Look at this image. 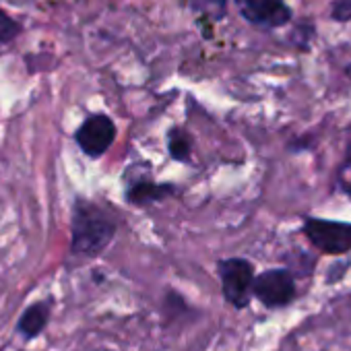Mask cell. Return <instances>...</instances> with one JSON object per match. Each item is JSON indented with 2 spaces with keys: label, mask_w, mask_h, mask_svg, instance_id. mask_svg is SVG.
Masks as SVG:
<instances>
[{
  "label": "cell",
  "mask_w": 351,
  "mask_h": 351,
  "mask_svg": "<svg viewBox=\"0 0 351 351\" xmlns=\"http://www.w3.org/2000/svg\"><path fill=\"white\" fill-rule=\"evenodd\" d=\"M118 223L114 215L101 205L77 197L71 217V256L89 261L106 252L114 242Z\"/></svg>",
  "instance_id": "obj_1"
},
{
  "label": "cell",
  "mask_w": 351,
  "mask_h": 351,
  "mask_svg": "<svg viewBox=\"0 0 351 351\" xmlns=\"http://www.w3.org/2000/svg\"><path fill=\"white\" fill-rule=\"evenodd\" d=\"M217 275L221 281V293L226 302L238 310L250 306L252 285H254V265L248 258L232 256L217 263Z\"/></svg>",
  "instance_id": "obj_2"
},
{
  "label": "cell",
  "mask_w": 351,
  "mask_h": 351,
  "mask_svg": "<svg viewBox=\"0 0 351 351\" xmlns=\"http://www.w3.org/2000/svg\"><path fill=\"white\" fill-rule=\"evenodd\" d=\"M302 234L316 250L324 254L341 256L351 252V223L347 221L306 217L302 223Z\"/></svg>",
  "instance_id": "obj_3"
},
{
  "label": "cell",
  "mask_w": 351,
  "mask_h": 351,
  "mask_svg": "<svg viewBox=\"0 0 351 351\" xmlns=\"http://www.w3.org/2000/svg\"><path fill=\"white\" fill-rule=\"evenodd\" d=\"M295 293H298L295 277L285 267L258 273L252 285V298H256L269 310L289 306L295 300Z\"/></svg>",
  "instance_id": "obj_4"
},
{
  "label": "cell",
  "mask_w": 351,
  "mask_h": 351,
  "mask_svg": "<svg viewBox=\"0 0 351 351\" xmlns=\"http://www.w3.org/2000/svg\"><path fill=\"white\" fill-rule=\"evenodd\" d=\"M118 134L116 122L108 114H89L75 130V143L89 159L104 157L114 145Z\"/></svg>",
  "instance_id": "obj_5"
},
{
  "label": "cell",
  "mask_w": 351,
  "mask_h": 351,
  "mask_svg": "<svg viewBox=\"0 0 351 351\" xmlns=\"http://www.w3.org/2000/svg\"><path fill=\"white\" fill-rule=\"evenodd\" d=\"M236 5L240 15L261 29H279L293 19V11L285 0H236Z\"/></svg>",
  "instance_id": "obj_6"
},
{
  "label": "cell",
  "mask_w": 351,
  "mask_h": 351,
  "mask_svg": "<svg viewBox=\"0 0 351 351\" xmlns=\"http://www.w3.org/2000/svg\"><path fill=\"white\" fill-rule=\"evenodd\" d=\"M134 173V169L130 167ZM176 195V186L171 182H155L149 173H134L132 178H126L124 184V199L132 207H149L153 203H161L167 197Z\"/></svg>",
  "instance_id": "obj_7"
},
{
  "label": "cell",
  "mask_w": 351,
  "mask_h": 351,
  "mask_svg": "<svg viewBox=\"0 0 351 351\" xmlns=\"http://www.w3.org/2000/svg\"><path fill=\"white\" fill-rule=\"evenodd\" d=\"M50 316H52V302L50 300L34 302L21 312L15 328L21 335V339L34 341L46 330V326L50 324Z\"/></svg>",
  "instance_id": "obj_8"
},
{
  "label": "cell",
  "mask_w": 351,
  "mask_h": 351,
  "mask_svg": "<svg viewBox=\"0 0 351 351\" xmlns=\"http://www.w3.org/2000/svg\"><path fill=\"white\" fill-rule=\"evenodd\" d=\"M165 143H167V153L173 161L191 163L195 141H193V134L184 126H171L165 134Z\"/></svg>",
  "instance_id": "obj_9"
},
{
  "label": "cell",
  "mask_w": 351,
  "mask_h": 351,
  "mask_svg": "<svg viewBox=\"0 0 351 351\" xmlns=\"http://www.w3.org/2000/svg\"><path fill=\"white\" fill-rule=\"evenodd\" d=\"M230 0H180V5L191 9L193 13L201 15L209 21H221L228 15Z\"/></svg>",
  "instance_id": "obj_10"
},
{
  "label": "cell",
  "mask_w": 351,
  "mask_h": 351,
  "mask_svg": "<svg viewBox=\"0 0 351 351\" xmlns=\"http://www.w3.org/2000/svg\"><path fill=\"white\" fill-rule=\"evenodd\" d=\"M186 312H189L186 300H184L180 293H176V291L169 289V291L165 293V300H163V316H165V320H167V322L178 320V318H182Z\"/></svg>",
  "instance_id": "obj_11"
},
{
  "label": "cell",
  "mask_w": 351,
  "mask_h": 351,
  "mask_svg": "<svg viewBox=\"0 0 351 351\" xmlns=\"http://www.w3.org/2000/svg\"><path fill=\"white\" fill-rule=\"evenodd\" d=\"M23 34V25L0 7V44H11Z\"/></svg>",
  "instance_id": "obj_12"
},
{
  "label": "cell",
  "mask_w": 351,
  "mask_h": 351,
  "mask_svg": "<svg viewBox=\"0 0 351 351\" xmlns=\"http://www.w3.org/2000/svg\"><path fill=\"white\" fill-rule=\"evenodd\" d=\"M330 19L337 23H349L351 21V0H332Z\"/></svg>",
  "instance_id": "obj_13"
},
{
  "label": "cell",
  "mask_w": 351,
  "mask_h": 351,
  "mask_svg": "<svg viewBox=\"0 0 351 351\" xmlns=\"http://www.w3.org/2000/svg\"><path fill=\"white\" fill-rule=\"evenodd\" d=\"M345 73H347V75H349V77H351V64H349V66H347V69H345Z\"/></svg>",
  "instance_id": "obj_14"
}]
</instances>
